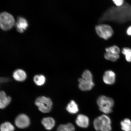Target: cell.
Here are the masks:
<instances>
[{
	"label": "cell",
	"mask_w": 131,
	"mask_h": 131,
	"mask_svg": "<svg viewBox=\"0 0 131 131\" xmlns=\"http://www.w3.org/2000/svg\"><path fill=\"white\" fill-rule=\"evenodd\" d=\"M94 126L97 131H111V119L106 114H103L96 118L93 123Z\"/></svg>",
	"instance_id": "1"
},
{
	"label": "cell",
	"mask_w": 131,
	"mask_h": 131,
	"mask_svg": "<svg viewBox=\"0 0 131 131\" xmlns=\"http://www.w3.org/2000/svg\"><path fill=\"white\" fill-rule=\"evenodd\" d=\"M97 103L99 110L104 113L108 114L112 112L114 102L112 98L104 95L100 96L97 98Z\"/></svg>",
	"instance_id": "2"
},
{
	"label": "cell",
	"mask_w": 131,
	"mask_h": 131,
	"mask_svg": "<svg viewBox=\"0 0 131 131\" xmlns=\"http://www.w3.org/2000/svg\"><path fill=\"white\" fill-rule=\"evenodd\" d=\"M35 104L39 111L43 113H47L51 111L53 102L50 98L44 96H39L35 101Z\"/></svg>",
	"instance_id": "3"
},
{
	"label": "cell",
	"mask_w": 131,
	"mask_h": 131,
	"mask_svg": "<svg viewBox=\"0 0 131 131\" xmlns=\"http://www.w3.org/2000/svg\"><path fill=\"white\" fill-rule=\"evenodd\" d=\"M15 24L14 17L6 12L1 13L0 15V25L1 28L4 31H8L12 29Z\"/></svg>",
	"instance_id": "4"
},
{
	"label": "cell",
	"mask_w": 131,
	"mask_h": 131,
	"mask_svg": "<svg viewBox=\"0 0 131 131\" xmlns=\"http://www.w3.org/2000/svg\"><path fill=\"white\" fill-rule=\"evenodd\" d=\"M95 30L100 37L105 40L110 38L113 34L112 27L108 25L101 24L96 26Z\"/></svg>",
	"instance_id": "5"
},
{
	"label": "cell",
	"mask_w": 131,
	"mask_h": 131,
	"mask_svg": "<svg viewBox=\"0 0 131 131\" xmlns=\"http://www.w3.org/2000/svg\"><path fill=\"white\" fill-rule=\"evenodd\" d=\"M16 126L19 128H24L28 127L30 124L29 118L25 114L19 115L16 117L15 121Z\"/></svg>",
	"instance_id": "6"
},
{
	"label": "cell",
	"mask_w": 131,
	"mask_h": 131,
	"mask_svg": "<svg viewBox=\"0 0 131 131\" xmlns=\"http://www.w3.org/2000/svg\"><path fill=\"white\" fill-rule=\"evenodd\" d=\"M78 81V87L79 89L83 91H88L92 89L94 86V82L87 81L83 78H80Z\"/></svg>",
	"instance_id": "7"
},
{
	"label": "cell",
	"mask_w": 131,
	"mask_h": 131,
	"mask_svg": "<svg viewBox=\"0 0 131 131\" xmlns=\"http://www.w3.org/2000/svg\"><path fill=\"white\" fill-rule=\"evenodd\" d=\"M104 82L107 85H112L115 82L116 75L112 70H107L105 72L103 78Z\"/></svg>",
	"instance_id": "8"
},
{
	"label": "cell",
	"mask_w": 131,
	"mask_h": 131,
	"mask_svg": "<svg viewBox=\"0 0 131 131\" xmlns=\"http://www.w3.org/2000/svg\"><path fill=\"white\" fill-rule=\"evenodd\" d=\"M75 122L77 125L83 128L88 127L89 124V118L87 116L83 114L78 115Z\"/></svg>",
	"instance_id": "9"
},
{
	"label": "cell",
	"mask_w": 131,
	"mask_h": 131,
	"mask_svg": "<svg viewBox=\"0 0 131 131\" xmlns=\"http://www.w3.org/2000/svg\"><path fill=\"white\" fill-rule=\"evenodd\" d=\"M11 101L10 96H7L4 91H1L0 92V108L3 109L9 105Z\"/></svg>",
	"instance_id": "10"
},
{
	"label": "cell",
	"mask_w": 131,
	"mask_h": 131,
	"mask_svg": "<svg viewBox=\"0 0 131 131\" xmlns=\"http://www.w3.org/2000/svg\"><path fill=\"white\" fill-rule=\"evenodd\" d=\"M13 78L16 81L18 82L24 81L27 78V74L24 70L18 69L14 71L13 73Z\"/></svg>",
	"instance_id": "11"
},
{
	"label": "cell",
	"mask_w": 131,
	"mask_h": 131,
	"mask_svg": "<svg viewBox=\"0 0 131 131\" xmlns=\"http://www.w3.org/2000/svg\"><path fill=\"white\" fill-rule=\"evenodd\" d=\"M42 123L46 129L50 130L54 126L55 121L52 118L47 117L42 119Z\"/></svg>",
	"instance_id": "12"
},
{
	"label": "cell",
	"mask_w": 131,
	"mask_h": 131,
	"mask_svg": "<svg viewBox=\"0 0 131 131\" xmlns=\"http://www.w3.org/2000/svg\"><path fill=\"white\" fill-rule=\"evenodd\" d=\"M28 25V24L25 19L23 18H19L16 24V27L18 31L20 33H23L24 30L26 29Z\"/></svg>",
	"instance_id": "13"
},
{
	"label": "cell",
	"mask_w": 131,
	"mask_h": 131,
	"mask_svg": "<svg viewBox=\"0 0 131 131\" xmlns=\"http://www.w3.org/2000/svg\"><path fill=\"white\" fill-rule=\"evenodd\" d=\"M66 109L68 112L72 114L77 113L79 110L78 104L73 100L70 101L67 106Z\"/></svg>",
	"instance_id": "14"
},
{
	"label": "cell",
	"mask_w": 131,
	"mask_h": 131,
	"mask_svg": "<svg viewBox=\"0 0 131 131\" xmlns=\"http://www.w3.org/2000/svg\"><path fill=\"white\" fill-rule=\"evenodd\" d=\"M34 83L37 86H40L43 85L46 82V78L43 75H37L34 76L33 79Z\"/></svg>",
	"instance_id": "15"
},
{
	"label": "cell",
	"mask_w": 131,
	"mask_h": 131,
	"mask_svg": "<svg viewBox=\"0 0 131 131\" xmlns=\"http://www.w3.org/2000/svg\"><path fill=\"white\" fill-rule=\"evenodd\" d=\"M75 127L73 124L68 123L66 124H61L57 128V131H74Z\"/></svg>",
	"instance_id": "16"
},
{
	"label": "cell",
	"mask_w": 131,
	"mask_h": 131,
	"mask_svg": "<svg viewBox=\"0 0 131 131\" xmlns=\"http://www.w3.org/2000/svg\"><path fill=\"white\" fill-rule=\"evenodd\" d=\"M121 128L124 131H131V121L125 118L121 122Z\"/></svg>",
	"instance_id": "17"
},
{
	"label": "cell",
	"mask_w": 131,
	"mask_h": 131,
	"mask_svg": "<svg viewBox=\"0 0 131 131\" xmlns=\"http://www.w3.org/2000/svg\"><path fill=\"white\" fill-rule=\"evenodd\" d=\"M14 126L9 122H4L1 125V131H14Z\"/></svg>",
	"instance_id": "18"
},
{
	"label": "cell",
	"mask_w": 131,
	"mask_h": 131,
	"mask_svg": "<svg viewBox=\"0 0 131 131\" xmlns=\"http://www.w3.org/2000/svg\"><path fill=\"white\" fill-rule=\"evenodd\" d=\"M104 57L106 60L115 62L119 58V55L106 52L104 54Z\"/></svg>",
	"instance_id": "19"
},
{
	"label": "cell",
	"mask_w": 131,
	"mask_h": 131,
	"mask_svg": "<svg viewBox=\"0 0 131 131\" xmlns=\"http://www.w3.org/2000/svg\"><path fill=\"white\" fill-rule=\"evenodd\" d=\"M122 53L125 56L126 60L129 62H131V49L125 47L123 49Z\"/></svg>",
	"instance_id": "20"
},
{
	"label": "cell",
	"mask_w": 131,
	"mask_h": 131,
	"mask_svg": "<svg viewBox=\"0 0 131 131\" xmlns=\"http://www.w3.org/2000/svg\"><path fill=\"white\" fill-rule=\"evenodd\" d=\"M106 52L115 54L119 55L120 53V49L116 46L107 47L105 49Z\"/></svg>",
	"instance_id": "21"
},
{
	"label": "cell",
	"mask_w": 131,
	"mask_h": 131,
	"mask_svg": "<svg viewBox=\"0 0 131 131\" xmlns=\"http://www.w3.org/2000/svg\"><path fill=\"white\" fill-rule=\"evenodd\" d=\"M82 78L87 81H93L92 74L89 70H86L83 72L82 75Z\"/></svg>",
	"instance_id": "22"
},
{
	"label": "cell",
	"mask_w": 131,
	"mask_h": 131,
	"mask_svg": "<svg viewBox=\"0 0 131 131\" xmlns=\"http://www.w3.org/2000/svg\"><path fill=\"white\" fill-rule=\"evenodd\" d=\"M112 1L118 7H119L123 4L124 0H112Z\"/></svg>",
	"instance_id": "23"
},
{
	"label": "cell",
	"mask_w": 131,
	"mask_h": 131,
	"mask_svg": "<svg viewBox=\"0 0 131 131\" xmlns=\"http://www.w3.org/2000/svg\"><path fill=\"white\" fill-rule=\"evenodd\" d=\"M9 80L7 78H1V83L6 82H8Z\"/></svg>",
	"instance_id": "24"
},
{
	"label": "cell",
	"mask_w": 131,
	"mask_h": 131,
	"mask_svg": "<svg viewBox=\"0 0 131 131\" xmlns=\"http://www.w3.org/2000/svg\"><path fill=\"white\" fill-rule=\"evenodd\" d=\"M127 33L128 35L131 36V26L128 28L127 30Z\"/></svg>",
	"instance_id": "25"
}]
</instances>
